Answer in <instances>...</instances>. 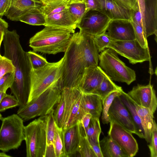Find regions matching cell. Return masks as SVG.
<instances>
[{
	"label": "cell",
	"instance_id": "obj_56",
	"mask_svg": "<svg viewBox=\"0 0 157 157\" xmlns=\"http://www.w3.org/2000/svg\"><path fill=\"white\" fill-rule=\"evenodd\" d=\"M3 117H2V114L0 113V120H2Z\"/></svg>",
	"mask_w": 157,
	"mask_h": 157
},
{
	"label": "cell",
	"instance_id": "obj_11",
	"mask_svg": "<svg viewBox=\"0 0 157 157\" xmlns=\"http://www.w3.org/2000/svg\"><path fill=\"white\" fill-rule=\"evenodd\" d=\"M109 123L108 136L120 147L127 157L136 155L138 146L132 133L114 121H111Z\"/></svg>",
	"mask_w": 157,
	"mask_h": 157
},
{
	"label": "cell",
	"instance_id": "obj_43",
	"mask_svg": "<svg viewBox=\"0 0 157 157\" xmlns=\"http://www.w3.org/2000/svg\"><path fill=\"white\" fill-rule=\"evenodd\" d=\"M131 21L143 26L142 15L138 1L134 7L131 10Z\"/></svg>",
	"mask_w": 157,
	"mask_h": 157
},
{
	"label": "cell",
	"instance_id": "obj_19",
	"mask_svg": "<svg viewBox=\"0 0 157 157\" xmlns=\"http://www.w3.org/2000/svg\"><path fill=\"white\" fill-rule=\"evenodd\" d=\"M42 4L38 0H12L10 8L5 16L13 21H19L20 18L30 10L40 7Z\"/></svg>",
	"mask_w": 157,
	"mask_h": 157
},
{
	"label": "cell",
	"instance_id": "obj_14",
	"mask_svg": "<svg viewBox=\"0 0 157 157\" xmlns=\"http://www.w3.org/2000/svg\"><path fill=\"white\" fill-rule=\"evenodd\" d=\"M105 33L113 40H129L136 39L133 26L130 20H111Z\"/></svg>",
	"mask_w": 157,
	"mask_h": 157
},
{
	"label": "cell",
	"instance_id": "obj_5",
	"mask_svg": "<svg viewBox=\"0 0 157 157\" xmlns=\"http://www.w3.org/2000/svg\"><path fill=\"white\" fill-rule=\"evenodd\" d=\"M99 66L113 81L129 85L136 80L135 71L127 66L113 49L108 48L98 55Z\"/></svg>",
	"mask_w": 157,
	"mask_h": 157
},
{
	"label": "cell",
	"instance_id": "obj_28",
	"mask_svg": "<svg viewBox=\"0 0 157 157\" xmlns=\"http://www.w3.org/2000/svg\"><path fill=\"white\" fill-rule=\"evenodd\" d=\"M40 7L33 8L27 12L19 19V21L33 25H45L46 17L40 10Z\"/></svg>",
	"mask_w": 157,
	"mask_h": 157
},
{
	"label": "cell",
	"instance_id": "obj_48",
	"mask_svg": "<svg viewBox=\"0 0 157 157\" xmlns=\"http://www.w3.org/2000/svg\"><path fill=\"white\" fill-rule=\"evenodd\" d=\"M86 11L89 10H97L98 4L97 0H84Z\"/></svg>",
	"mask_w": 157,
	"mask_h": 157
},
{
	"label": "cell",
	"instance_id": "obj_22",
	"mask_svg": "<svg viewBox=\"0 0 157 157\" xmlns=\"http://www.w3.org/2000/svg\"><path fill=\"white\" fill-rule=\"evenodd\" d=\"M81 106L85 114L89 113L92 117L99 118L102 109V100L96 94L82 92Z\"/></svg>",
	"mask_w": 157,
	"mask_h": 157
},
{
	"label": "cell",
	"instance_id": "obj_23",
	"mask_svg": "<svg viewBox=\"0 0 157 157\" xmlns=\"http://www.w3.org/2000/svg\"><path fill=\"white\" fill-rule=\"evenodd\" d=\"M44 26L50 25L67 28L75 31L77 23L68 8L46 17Z\"/></svg>",
	"mask_w": 157,
	"mask_h": 157
},
{
	"label": "cell",
	"instance_id": "obj_27",
	"mask_svg": "<svg viewBox=\"0 0 157 157\" xmlns=\"http://www.w3.org/2000/svg\"><path fill=\"white\" fill-rule=\"evenodd\" d=\"M73 0H57L42 2L40 9L46 17L61 12L68 8Z\"/></svg>",
	"mask_w": 157,
	"mask_h": 157
},
{
	"label": "cell",
	"instance_id": "obj_6",
	"mask_svg": "<svg viewBox=\"0 0 157 157\" xmlns=\"http://www.w3.org/2000/svg\"><path fill=\"white\" fill-rule=\"evenodd\" d=\"M63 60L64 57L57 62H48L40 69H32L28 103L38 97L60 78Z\"/></svg>",
	"mask_w": 157,
	"mask_h": 157
},
{
	"label": "cell",
	"instance_id": "obj_42",
	"mask_svg": "<svg viewBox=\"0 0 157 157\" xmlns=\"http://www.w3.org/2000/svg\"><path fill=\"white\" fill-rule=\"evenodd\" d=\"M14 71L8 73L0 79V91L5 92L10 88L14 81Z\"/></svg>",
	"mask_w": 157,
	"mask_h": 157
},
{
	"label": "cell",
	"instance_id": "obj_10",
	"mask_svg": "<svg viewBox=\"0 0 157 157\" xmlns=\"http://www.w3.org/2000/svg\"><path fill=\"white\" fill-rule=\"evenodd\" d=\"M111 20L97 10H87L77 28L80 32L95 36L104 33Z\"/></svg>",
	"mask_w": 157,
	"mask_h": 157
},
{
	"label": "cell",
	"instance_id": "obj_33",
	"mask_svg": "<svg viewBox=\"0 0 157 157\" xmlns=\"http://www.w3.org/2000/svg\"><path fill=\"white\" fill-rule=\"evenodd\" d=\"M54 110L47 115L46 133V146H47L50 145L54 146L56 130V124L54 117Z\"/></svg>",
	"mask_w": 157,
	"mask_h": 157
},
{
	"label": "cell",
	"instance_id": "obj_21",
	"mask_svg": "<svg viewBox=\"0 0 157 157\" xmlns=\"http://www.w3.org/2000/svg\"><path fill=\"white\" fill-rule=\"evenodd\" d=\"M82 92L77 87H73V97L68 118L63 129H65L80 121L85 114L81 106Z\"/></svg>",
	"mask_w": 157,
	"mask_h": 157
},
{
	"label": "cell",
	"instance_id": "obj_32",
	"mask_svg": "<svg viewBox=\"0 0 157 157\" xmlns=\"http://www.w3.org/2000/svg\"><path fill=\"white\" fill-rule=\"evenodd\" d=\"M68 8L75 19L77 25L80 21L86 11L85 3L83 1L73 0L69 4Z\"/></svg>",
	"mask_w": 157,
	"mask_h": 157
},
{
	"label": "cell",
	"instance_id": "obj_58",
	"mask_svg": "<svg viewBox=\"0 0 157 157\" xmlns=\"http://www.w3.org/2000/svg\"><path fill=\"white\" fill-rule=\"evenodd\" d=\"M40 0V1H41L42 0Z\"/></svg>",
	"mask_w": 157,
	"mask_h": 157
},
{
	"label": "cell",
	"instance_id": "obj_59",
	"mask_svg": "<svg viewBox=\"0 0 157 157\" xmlns=\"http://www.w3.org/2000/svg\"></svg>",
	"mask_w": 157,
	"mask_h": 157
},
{
	"label": "cell",
	"instance_id": "obj_49",
	"mask_svg": "<svg viewBox=\"0 0 157 157\" xmlns=\"http://www.w3.org/2000/svg\"><path fill=\"white\" fill-rule=\"evenodd\" d=\"M49 156L56 157L54 146L53 145L46 146L45 157Z\"/></svg>",
	"mask_w": 157,
	"mask_h": 157
},
{
	"label": "cell",
	"instance_id": "obj_46",
	"mask_svg": "<svg viewBox=\"0 0 157 157\" xmlns=\"http://www.w3.org/2000/svg\"><path fill=\"white\" fill-rule=\"evenodd\" d=\"M92 117V116L91 114L86 113L84 115L80 121V123L84 129L85 133L88 128Z\"/></svg>",
	"mask_w": 157,
	"mask_h": 157
},
{
	"label": "cell",
	"instance_id": "obj_2",
	"mask_svg": "<svg viewBox=\"0 0 157 157\" xmlns=\"http://www.w3.org/2000/svg\"><path fill=\"white\" fill-rule=\"evenodd\" d=\"M4 33V56L12 61L15 68L14 80L10 89L19 102V108H21L26 105L29 100L32 68L16 31L8 30Z\"/></svg>",
	"mask_w": 157,
	"mask_h": 157
},
{
	"label": "cell",
	"instance_id": "obj_16",
	"mask_svg": "<svg viewBox=\"0 0 157 157\" xmlns=\"http://www.w3.org/2000/svg\"><path fill=\"white\" fill-rule=\"evenodd\" d=\"M73 97V87L63 88L61 97L54 111L56 126L63 129L67 120Z\"/></svg>",
	"mask_w": 157,
	"mask_h": 157
},
{
	"label": "cell",
	"instance_id": "obj_47",
	"mask_svg": "<svg viewBox=\"0 0 157 157\" xmlns=\"http://www.w3.org/2000/svg\"><path fill=\"white\" fill-rule=\"evenodd\" d=\"M88 140L97 157H103L99 145V143H95L89 139Z\"/></svg>",
	"mask_w": 157,
	"mask_h": 157
},
{
	"label": "cell",
	"instance_id": "obj_54",
	"mask_svg": "<svg viewBox=\"0 0 157 157\" xmlns=\"http://www.w3.org/2000/svg\"><path fill=\"white\" fill-rule=\"evenodd\" d=\"M6 94L5 92L0 91V103L3 98Z\"/></svg>",
	"mask_w": 157,
	"mask_h": 157
},
{
	"label": "cell",
	"instance_id": "obj_7",
	"mask_svg": "<svg viewBox=\"0 0 157 157\" xmlns=\"http://www.w3.org/2000/svg\"><path fill=\"white\" fill-rule=\"evenodd\" d=\"M47 115L40 117L25 127L27 157H45Z\"/></svg>",
	"mask_w": 157,
	"mask_h": 157
},
{
	"label": "cell",
	"instance_id": "obj_8",
	"mask_svg": "<svg viewBox=\"0 0 157 157\" xmlns=\"http://www.w3.org/2000/svg\"><path fill=\"white\" fill-rule=\"evenodd\" d=\"M0 129V150L17 149L25 138L23 120L17 114L3 118Z\"/></svg>",
	"mask_w": 157,
	"mask_h": 157
},
{
	"label": "cell",
	"instance_id": "obj_37",
	"mask_svg": "<svg viewBox=\"0 0 157 157\" xmlns=\"http://www.w3.org/2000/svg\"><path fill=\"white\" fill-rule=\"evenodd\" d=\"M19 105V102L14 96L6 94L0 103V112Z\"/></svg>",
	"mask_w": 157,
	"mask_h": 157
},
{
	"label": "cell",
	"instance_id": "obj_55",
	"mask_svg": "<svg viewBox=\"0 0 157 157\" xmlns=\"http://www.w3.org/2000/svg\"><path fill=\"white\" fill-rule=\"evenodd\" d=\"M57 0H42L41 1L42 2H49V1H56Z\"/></svg>",
	"mask_w": 157,
	"mask_h": 157
},
{
	"label": "cell",
	"instance_id": "obj_1",
	"mask_svg": "<svg viewBox=\"0 0 157 157\" xmlns=\"http://www.w3.org/2000/svg\"><path fill=\"white\" fill-rule=\"evenodd\" d=\"M64 52L60 77L62 86L63 88L77 86L85 68L98 65L99 52L94 36L74 33Z\"/></svg>",
	"mask_w": 157,
	"mask_h": 157
},
{
	"label": "cell",
	"instance_id": "obj_45",
	"mask_svg": "<svg viewBox=\"0 0 157 157\" xmlns=\"http://www.w3.org/2000/svg\"><path fill=\"white\" fill-rule=\"evenodd\" d=\"M12 0H0V17L5 15L10 5Z\"/></svg>",
	"mask_w": 157,
	"mask_h": 157
},
{
	"label": "cell",
	"instance_id": "obj_15",
	"mask_svg": "<svg viewBox=\"0 0 157 157\" xmlns=\"http://www.w3.org/2000/svg\"><path fill=\"white\" fill-rule=\"evenodd\" d=\"M105 75L98 65L87 67L77 87L84 93L92 94L99 86Z\"/></svg>",
	"mask_w": 157,
	"mask_h": 157
},
{
	"label": "cell",
	"instance_id": "obj_40",
	"mask_svg": "<svg viewBox=\"0 0 157 157\" xmlns=\"http://www.w3.org/2000/svg\"><path fill=\"white\" fill-rule=\"evenodd\" d=\"M94 40L99 52H101L107 48L111 39L105 33L94 36Z\"/></svg>",
	"mask_w": 157,
	"mask_h": 157
},
{
	"label": "cell",
	"instance_id": "obj_34",
	"mask_svg": "<svg viewBox=\"0 0 157 157\" xmlns=\"http://www.w3.org/2000/svg\"><path fill=\"white\" fill-rule=\"evenodd\" d=\"M122 89L111 93L102 100V109L101 119L103 124H107L110 123L108 114V111L115 98L120 94L121 90Z\"/></svg>",
	"mask_w": 157,
	"mask_h": 157
},
{
	"label": "cell",
	"instance_id": "obj_44",
	"mask_svg": "<svg viewBox=\"0 0 157 157\" xmlns=\"http://www.w3.org/2000/svg\"><path fill=\"white\" fill-rule=\"evenodd\" d=\"M120 6L130 10L132 9L137 2V0H113Z\"/></svg>",
	"mask_w": 157,
	"mask_h": 157
},
{
	"label": "cell",
	"instance_id": "obj_25",
	"mask_svg": "<svg viewBox=\"0 0 157 157\" xmlns=\"http://www.w3.org/2000/svg\"><path fill=\"white\" fill-rule=\"evenodd\" d=\"M136 104L137 113L140 118L145 132V139L147 143H150L153 127L154 113L150 109L144 108Z\"/></svg>",
	"mask_w": 157,
	"mask_h": 157
},
{
	"label": "cell",
	"instance_id": "obj_38",
	"mask_svg": "<svg viewBox=\"0 0 157 157\" xmlns=\"http://www.w3.org/2000/svg\"><path fill=\"white\" fill-rule=\"evenodd\" d=\"M132 23L134 29L136 39L143 47L148 48L147 38L145 36L143 26L132 22Z\"/></svg>",
	"mask_w": 157,
	"mask_h": 157
},
{
	"label": "cell",
	"instance_id": "obj_39",
	"mask_svg": "<svg viewBox=\"0 0 157 157\" xmlns=\"http://www.w3.org/2000/svg\"><path fill=\"white\" fill-rule=\"evenodd\" d=\"M14 69L12 61L2 56L0 60V79L6 74L14 72Z\"/></svg>",
	"mask_w": 157,
	"mask_h": 157
},
{
	"label": "cell",
	"instance_id": "obj_29",
	"mask_svg": "<svg viewBox=\"0 0 157 157\" xmlns=\"http://www.w3.org/2000/svg\"><path fill=\"white\" fill-rule=\"evenodd\" d=\"M121 89V86L116 85L105 74L102 82L92 94L98 95L102 100L111 93Z\"/></svg>",
	"mask_w": 157,
	"mask_h": 157
},
{
	"label": "cell",
	"instance_id": "obj_53",
	"mask_svg": "<svg viewBox=\"0 0 157 157\" xmlns=\"http://www.w3.org/2000/svg\"><path fill=\"white\" fill-rule=\"evenodd\" d=\"M0 157H11L12 156L8 155L5 153V152H0Z\"/></svg>",
	"mask_w": 157,
	"mask_h": 157
},
{
	"label": "cell",
	"instance_id": "obj_50",
	"mask_svg": "<svg viewBox=\"0 0 157 157\" xmlns=\"http://www.w3.org/2000/svg\"><path fill=\"white\" fill-rule=\"evenodd\" d=\"M8 23L0 17V31L5 32L8 30Z\"/></svg>",
	"mask_w": 157,
	"mask_h": 157
},
{
	"label": "cell",
	"instance_id": "obj_17",
	"mask_svg": "<svg viewBox=\"0 0 157 157\" xmlns=\"http://www.w3.org/2000/svg\"><path fill=\"white\" fill-rule=\"evenodd\" d=\"M144 10L142 16L143 27L147 38L154 34L157 38V0H144Z\"/></svg>",
	"mask_w": 157,
	"mask_h": 157
},
{
	"label": "cell",
	"instance_id": "obj_36",
	"mask_svg": "<svg viewBox=\"0 0 157 157\" xmlns=\"http://www.w3.org/2000/svg\"><path fill=\"white\" fill-rule=\"evenodd\" d=\"M27 53L33 70L40 69L48 63L45 58L34 51H29Z\"/></svg>",
	"mask_w": 157,
	"mask_h": 157
},
{
	"label": "cell",
	"instance_id": "obj_20",
	"mask_svg": "<svg viewBox=\"0 0 157 157\" xmlns=\"http://www.w3.org/2000/svg\"><path fill=\"white\" fill-rule=\"evenodd\" d=\"M80 121L63 130L64 150L67 157L77 152L80 136Z\"/></svg>",
	"mask_w": 157,
	"mask_h": 157
},
{
	"label": "cell",
	"instance_id": "obj_31",
	"mask_svg": "<svg viewBox=\"0 0 157 157\" xmlns=\"http://www.w3.org/2000/svg\"><path fill=\"white\" fill-rule=\"evenodd\" d=\"M101 132L99 118L92 117L85 135L89 140L95 143H99V136Z\"/></svg>",
	"mask_w": 157,
	"mask_h": 157
},
{
	"label": "cell",
	"instance_id": "obj_35",
	"mask_svg": "<svg viewBox=\"0 0 157 157\" xmlns=\"http://www.w3.org/2000/svg\"><path fill=\"white\" fill-rule=\"evenodd\" d=\"M54 147L56 157H67L64 150L63 130L59 128L56 125Z\"/></svg>",
	"mask_w": 157,
	"mask_h": 157
},
{
	"label": "cell",
	"instance_id": "obj_51",
	"mask_svg": "<svg viewBox=\"0 0 157 157\" xmlns=\"http://www.w3.org/2000/svg\"><path fill=\"white\" fill-rule=\"evenodd\" d=\"M142 17L144 10V0H137Z\"/></svg>",
	"mask_w": 157,
	"mask_h": 157
},
{
	"label": "cell",
	"instance_id": "obj_4",
	"mask_svg": "<svg viewBox=\"0 0 157 157\" xmlns=\"http://www.w3.org/2000/svg\"><path fill=\"white\" fill-rule=\"evenodd\" d=\"M62 89L60 78L38 97L19 108L17 114L24 121L48 114L59 102Z\"/></svg>",
	"mask_w": 157,
	"mask_h": 157
},
{
	"label": "cell",
	"instance_id": "obj_41",
	"mask_svg": "<svg viewBox=\"0 0 157 157\" xmlns=\"http://www.w3.org/2000/svg\"><path fill=\"white\" fill-rule=\"evenodd\" d=\"M148 146L150 152L151 157H157V126L154 120L151 140Z\"/></svg>",
	"mask_w": 157,
	"mask_h": 157
},
{
	"label": "cell",
	"instance_id": "obj_3",
	"mask_svg": "<svg viewBox=\"0 0 157 157\" xmlns=\"http://www.w3.org/2000/svg\"><path fill=\"white\" fill-rule=\"evenodd\" d=\"M31 37L29 46L33 51L48 54L65 52L75 31L53 26H46Z\"/></svg>",
	"mask_w": 157,
	"mask_h": 157
},
{
	"label": "cell",
	"instance_id": "obj_13",
	"mask_svg": "<svg viewBox=\"0 0 157 157\" xmlns=\"http://www.w3.org/2000/svg\"><path fill=\"white\" fill-rule=\"evenodd\" d=\"M108 114L110 121H114L132 133L136 134L135 125L129 113L119 95L114 99Z\"/></svg>",
	"mask_w": 157,
	"mask_h": 157
},
{
	"label": "cell",
	"instance_id": "obj_57",
	"mask_svg": "<svg viewBox=\"0 0 157 157\" xmlns=\"http://www.w3.org/2000/svg\"><path fill=\"white\" fill-rule=\"evenodd\" d=\"M74 0L76 1H78L83 2L84 0Z\"/></svg>",
	"mask_w": 157,
	"mask_h": 157
},
{
	"label": "cell",
	"instance_id": "obj_24",
	"mask_svg": "<svg viewBox=\"0 0 157 157\" xmlns=\"http://www.w3.org/2000/svg\"><path fill=\"white\" fill-rule=\"evenodd\" d=\"M119 96L128 111L133 122L136 130V135L140 138L145 139V135L140 117L136 110V104L122 89Z\"/></svg>",
	"mask_w": 157,
	"mask_h": 157
},
{
	"label": "cell",
	"instance_id": "obj_26",
	"mask_svg": "<svg viewBox=\"0 0 157 157\" xmlns=\"http://www.w3.org/2000/svg\"><path fill=\"white\" fill-rule=\"evenodd\" d=\"M103 157H127L120 147L109 136L99 141Z\"/></svg>",
	"mask_w": 157,
	"mask_h": 157
},
{
	"label": "cell",
	"instance_id": "obj_52",
	"mask_svg": "<svg viewBox=\"0 0 157 157\" xmlns=\"http://www.w3.org/2000/svg\"><path fill=\"white\" fill-rule=\"evenodd\" d=\"M4 33L3 32L0 31V49L1 44L3 40ZM2 56L1 55L0 53V59L1 58Z\"/></svg>",
	"mask_w": 157,
	"mask_h": 157
},
{
	"label": "cell",
	"instance_id": "obj_9",
	"mask_svg": "<svg viewBox=\"0 0 157 157\" xmlns=\"http://www.w3.org/2000/svg\"><path fill=\"white\" fill-rule=\"evenodd\" d=\"M127 59L132 64L142 63L151 59L148 48H143L136 39L129 40H111L107 48Z\"/></svg>",
	"mask_w": 157,
	"mask_h": 157
},
{
	"label": "cell",
	"instance_id": "obj_12",
	"mask_svg": "<svg viewBox=\"0 0 157 157\" xmlns=\"http://www.w3.org/2000/svg\"><path fill=\"white\" fill-rule=\"evenodd\" d=\"M127 94L136 104L149 108L155 113L157 107V99L153 85L150 83L146 85L138 84Z\"/></svg>",
	"mask_w": 157,
	"mask_h": 157
},
{
	"label": "cell",
	"instance_id": "obj_30",
	"mask_svg": "<svg viewBox=\"0 0 157 157\" xmlns=\"http://www.w3.org/2000/svg\"><path fill=\"white\" fill-rule=\"evenodd\" d=\"M80 136L77 152L82 157H97L88 139L84 129L80 123Z\"/></svg>",
	"mask_w": 157,
	"mask_h": 157
},
{
	"label": "cell",
	"instance_id": "obj_18",
	"mask_svg": "<svg viewBox=\"0 0 157 157\" xmlns=\"http://www.w3.org/2000/svg\"><path fill=\"white\" fill-rule=\"evenodd\" d=\"M97 10L111 20L126 19L131 20V10L119 6L113 0H97Z\"/></svg>",
	"mask_w": 157,
	"mask_h": 157
}]
</instances>
